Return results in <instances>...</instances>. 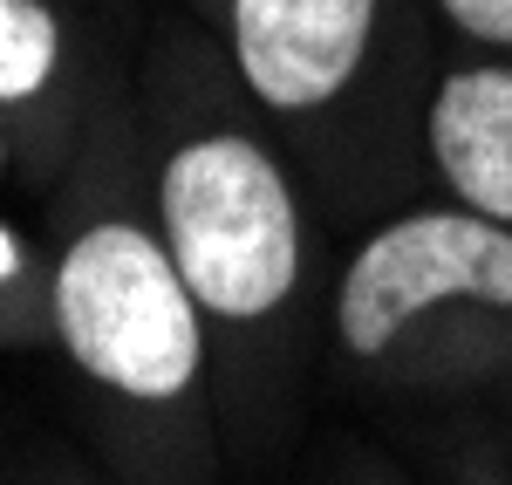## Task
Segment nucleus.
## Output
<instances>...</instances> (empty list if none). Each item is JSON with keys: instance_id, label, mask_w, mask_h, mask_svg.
<instances>
[{"instance_id": "1", "label": "nucleus", "mask_w": 512, "mask_h": 485, "mask_svg": "<svg viewBox=\"0 0 512 485\" xmlns=\"http://www.w3.org/2000/svg\"><path fill=\"white\" fill-rule=\"evenodd\" d=\"M48 322L76 376L123 417L205 438L212 328L164 246L151 199L89 205L48 267Z\"/></svg>"}, {"instance_id": "2", "label": "nucleus", "mask_w": 512, "mask_h": 485, "mask_svg": "<svg viewBox=\"0 0 512 485\" xmlns=\"http://www.w3.org/2000/svg\"><path fill=\"white\" fill-rule=\"evenodd\" d=\"M144 199L212 342L274 335L301 308L308 205H301L287 158L253 123H171Z\"/></svg>"}, {"instance_id": "3", "label": "nucleus", "mask_w": 512, "mask_h": 485, "mask_svg": "<svg viewBox=\"0 0 512 485\" xmlns=\"http://www.w3.org/2000/svg\"><path fill=\"white\" fill-rule=\"evenodd\" d=\"M451 322L512 335V226L451 199L362 233L328 287V342L349 369H396Z\"/></svg>"}, {"instance_id": "4", "label": "nucleus", "mask_w": 512, "mask_h": 485, "mask_svg": "<svg viewBox=\"0 0 512 485\" xmlns=\"http://www.w3.org/2000/svg\"><path fill=\"white\" fill-rule=\"evenodd\" d=\"M390 28V0H226V62L267 123H321L349 103Z\"/></svg>"}, {"instance_id": "5", "label": "nucleus", "mask_w": 512, "mask_h": 485, "mask_svg": "<svg viewBox=\"0 0 512 485\" xmlns=\"http://www.w3.org/2000/svg\"><path fill=\"white\" fill-rule=\"evenodd\" d=\"M424 158L451 205H472L512 226V62L506 55H458L437 69L424 96Z\"/></svg>"}, {"instance_id": "6", "label": "nucleus", "mask_w": 512, "mask_h": 485, "mask_svg": "<svg viewBox=\"0 0 512 485\" xmlns=\"http://www.w3.org/2000/svg\"><path fill=\"white\" fill-rule=\"evenodd\" d=\"M69 76V21L55 0H0V110L48 103Z\"/></svg>"}, {"instance_id": "7", "label": "nucleus", "mask_w": 512, "mask_h": 485, "mask_svg": "<svg viewBox=\"0 0 512 485\" xmlns=\"http://www.w3.org/2000/svg\"><path fill=\"white\" fill-rule=\"evenodd\" d=\"M431 14L465 55H506L512 62V0H431Z\"/></svg>"}, {"instance_id": "8", "label": "nucleus", "mask_w": 512, "mask_h": 485, "mask_svg": "<svg viewBox=\"0 0 512 485\" xmlns=\"http://www.w3.org/2000/svg\"><path fill=\"white\" fill-rule=\"evenodd\" d=\"M14 274H21V240L0 226V287H14Z\"/></svg>"}, {"instance_id": "9", "label": "nucleus", "mask_w": 512, "mask_h": 485, "mask_svg": "<svg viewBox=\"0 0 512 485\" xmlns=\"http://www.w3.org/2000/svg\"><path fill=\"white\" fill-rule=\"evenodd\" d=\"M349 485H396V479H349Z\"/></svg>"}, {"instance_id": "10", "label": "nucleus", "mask_w": 512, "mask_h": 485, "mask_svg": "<svg viewBox=\"0 0 512 485\" xmlns=\"http://www.w3.org/2000/svg\"><path fill=\"white\" fill-rule=\"evenodd\" d=\"M0 164H7V137H0Z\"/></svg>"}]
</instances>
